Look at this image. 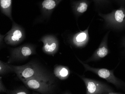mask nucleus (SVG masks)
I'll use <instances>...</instances> for the list:
<instances>
[{
  "label": "nucleus",
  "instance_id": "1",
  "mask_svg": "<svg viewBox=\"0 0 125 94\" xmlns=\"http://www.w3.org/2000/svg\"><path fill=\"white\" fill-rule=\"evenodd\" d=\"M54 79L50 75L34 77L22 81L27 87L42 94H52L55 88Z\"/></svg>",
  "mask_w": 125,
  "mask_h": 94
},
{
  "label": "nucleus",
  "instance_id": "2",
  "mask_svg": "<svg viewBox=\"0 0 125 94\" xmlns=\"http://www.w3.org/2000/svg\"><path fill=\"white\" fill-rule=\"evenodd\" d=\"M12 67L13 72L16 73L21 81L34 77L48 75L41 66L32 62L22 66L12 65Z\"/></svg>",
  "mask_w": 125,
  "mask_h": 94
},
{
  "label": "nucleus",
  "instance_id": "3",
  "mask_svg": "<svg viewBox=\"0 0 125 94\" xmlns=\"http://www.w3.org/2000/svg\"><path fill=\"white\" fill-rule=\"evenodd\" d=\"M77 58L79 61L83 64L85 71L92 72L99 77L105 79L107 81L115 85L117 87L122 88L123 87H125V83L116 78L114 75L112 70L105 68H93L85 62H83L78 58Z\"/></svg>",
  "mask_w": 125,
  "mask_h": 94
},
{
  "label": "nucleus",
  "instance_id": "4",
  "mask_svg": "<svg viewBox=\"0 0 125 94\" xmlns=\"http://www.w3.org/2000/svg\"><path fill=\"white\" fill-rule=\"evenodd\" d=\"M78 76L84 82L87 94H118L113 92L111 87L104 83L83 76Z\"/></svg>",
  "mask_w": 125,
  "mask_h": 94
},
{
  "label": "nucleus",
  "instance_id": "5",
  "mask_svg": "<svg viewBox=\"0 0 125 94\" xmlns=\"http://www.w3.org/2000/svg\"><path fill=\"white\" fill-rule=\"evenodd\" d=\"M36 54L35 47L30 45H23L11 50L7 63L10 64L26 60L30 56Z\"/></svg>",
  "mask_w": 125,
  "mask_h": 94
},
{
  "label": "nucleus",
  "instance_id": "6",
  "mask_svg": "<svg viewBox=\"0 0 125 94\" xmlns=\"http://www.w3.org/2000/svg\"><path fill=\"white\" fill-rule=\"evenodd\" d=\"M24 38L23 31L17 25H14L12 29L8 33L5 38L7 44L10 45H15L21 43Z\"/></svg>",
  "mask_w": 125,
  "mask_h": 94
},
{
  "label": "nucleus",
  "instance_id": "7",
  "mask_svg": "<svg viewBox=\"0 0 125 94\" xmlns=\"http://www.w3.org/2000/svg\"><path fill=\"white\" fill-rule=\"evenodd\" d=\"M41 40L43 43L42 50L44 53L53 56L57 52L59 49V43L53 36H45Z\"/></svg>",
  "mask_w": 125,
  "mask_h": 94
},
{
  "label": "nucleus",
  "instance_id": "8",
  "mask_svg": "<svg viewBox=\"0 0 125 94\" xmlns=\"http://www.w3.org/2000/svg\"><path fill=\"white\" fill-rule=\"evenodd\" d=\"M109 53V50L106 42L104 41L100 44L98 48L95 51L92 56L85 61V63L98 61L106 56Z\"/></svg>",
  "mask_w": 125,
  "mask_h": 94
},
{
  "label": "nucleus",
  "instance_id": "9",
  "mask_svg": "<svg viewBox=\"0 0 125 94\" xmlns=\"http://www.w3.org/2000/svg\"><path fill=\"white\" fill-rule=\"evenodd\" d=\"M54 74L59 79L64 80L69 76L70 71L69 68L66 66L56 65L54 68Z\"/></svg>",
  "mask_w": 125,
  "mask_h": 94
},
{
  "label": "nucleus",
  "instance_id": "10",
  "mask_svg": "<svg viewBox=\"0 0 125 94\" xmlns=\"http://www.w3.org/2000/svg\"><path fill=\"white\" fill-rule=\"evenodd\" d=\"M88 36L86 32H80L74 37L73 45L76 48H83L85 46L87 41Z\"/></svg>",
  "mask_w": 125,
  "mask_h": 94
},
{
  "label": "nucleus",
  "instance_id": "11",
  "mask_svg": "<svg viewBox=\"0 0 125 94\" xmlns=\"http://www.w3.org/2000/svg\"><path fill=\"white\" fill-rule=\"evenodd\" d=\"M111 21L115 24V25H123L125 22V12L123 9L117 10L112 15Z\"/></svg>",
  "mask_w": 125,
  "mask_h": 94
},
{
  "label": "nucleus",
  "instance_id": "12",
  "mask_svg": "<svg viewBox=\"0 0 125 94\" xmlns=\"http://www.w3.org/2000/svg\"><path fill=\"white\" fill-rule=\"evenodd\" d=\"M13 72L12 65L0 61V75H4L10 72Z\"/></svg>",
  "mask_w": 125,
  "mask_h": 94
},
{
  "label": "nucleus",
  "instance_id": "13",
  "mask_svg": "<svg viewBox=\"0 0 125 94\" xmlns=\"http://www.w3.org/2000/svg\"><path fill=\"white\" fill-rule=\"evenodd\" d=\"M11 5V0H0V6L5 14L10 17V7Z\"/></svg>",
  "mask_w": 125,
  "mask_h": 94
},
{
  "label": "nucleus",
  "instance_id": "14",
  "mask_svg": "<svg viewBox=\"0 0 125 94\" xmlns=\"http://www.w3.org/2000/svg\"><path fill=\"white\" fill-rule=\"evenodd\" d=\"M43 8L45 10H51L54 8L56 4L53 0H45L42 3Z\"/></svg>",
  "mask_w": 125,
  "mask_h": 94
},
{
  "label": "nucleus",
  "instance_id": "15",
  "mask_svg": "<svg viewBox=\"0 0 125 94\" xmlns=\"http://www.w3.org/2000/svg\"><path fill=\"white\" fill-rule=\"evenodd\" d=\"M7 93L11 94H30V92L26 88L24 87L17 88L12 91H7Z\"/></svg>",
  "mask_w": 125,
  "mask_h": 94
},
{
  "label": "nucleus",
  "instance_id": "16",
  "mask_svg": "<svg viewBox=\"0 0 125 94\" xmlns=\"http://www.w3.org/2000/svg\"><path fill=\"white\" fill-rule=\"evenodd\" d=\"M88 5L85 3H81L79 4V6L77 8V12L79 13H83L86 11L87 9Z\"/></svg>",
  "mask_w": 125,
  "mask_h": 94
},
{
  "label": "nucleus",
  "instance_id": "17",
  "mask_svg": "<svg viewBox=\"0 0 125 94\" xmlns=\"http://www.w3.org/2000/svg\"><path fill=\"white\" fill-rule=\"evenodd\" d=\"M8 90L7 88H6L5 85L3 83L2 81V77H0V93H7Z\"/></svg>",
  "mask_w": 125,
  "mask_h": 94
}]
</instances>
